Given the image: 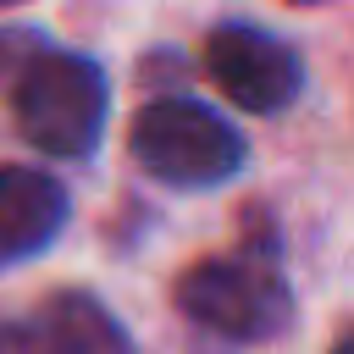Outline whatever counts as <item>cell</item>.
Here are the masks:
<instances>
[{
	"label": "cell",
	"instance_id": "1",
	"mask_svg": "<svg viewBox=\"0 0 354 354\" xmlns=\"http://www.w3.org/2000/svg\"><path fill=\"white\" fill-rule=\"evenodd\" d=\"M11 111L33 149L77 160L105 133V77L88 55H39L17 77Z\"/></svg>",
	"mask_w": 354,
	"mask_h": 354
},
{
	"label": "cell",
	"instance_id": "2",
	"mask_svg": "<svg viewBox=\"0 0 354 354\" xmlns=\"http://www.w3.org/2000/svg\"><path fill=\"white\" fill-rule=\"evenodd\" d=\"M127 149L149 177H160L171 188H216L243 166V138L232 133V122H221L199 100L144 105L133 116Z\"/></svg>",
	"mask_w": 354,
	"mask_h": 354
},
{
	"label": "cell",
	"instance_id": "3",
	"mask_svg": "<svg viewBox=\"0 0 354 354\" xmlns=\"http://www.w3.org/2000/svg\"><path fill=\"white\" fill-rule=\"evenodd\" d=\"M177 304L188 321H199L232 343L277 337L293 315V293L266 254H221V260L194 266L177 282Z\"/></svg>",
	"mask_w": 354,
	"mask_h": 354
},
{
	"label": "cell",
	"instance_id": "4",
	"mask_svg": "<svg viewBox=\"0 0 354 354\" xmlns=\"http://www.w3.org/2000/svg\"><path fill=\"white\" fill-rule=\"evenodd\" d=\"M205 72L232 105L254 116H271L299 94V55L282 39L243 28V22H227L205 39Z\"/></svg>",
	"mask_w": 354,
	"mask_h": 354
},
{
	"label": "cell",
	"instance_id": "5",
	"mask_svg": "<svg viewBox=\"0 0 354 354\" xmlns=\"http://www.w3.org/2000/svg\"><path fill=\"white\" fill-rule=\"evenodd\" d=\"M61 227H66L61 183L33 166H0V271L50 249Z\"/></svg>",
	"mask_w": 354,
	"mask_h": 354
},
{
	"label": "cell",
	"instance_id": "6",
	"mask_svg": "<svg viewBox=\"0 0 354 354\" xmlns=\"http://www.w3.org/2000/svg\"><path fill=\"white\" fill-rule=\"evenodd\" d=\"M22 354H133L122 321L88 293H55L28 326Z\"/></svg>",
	"mask_w": 354,
	"mask_h": 354
},
{
	"label": "cell",
	"instance_id": "7",
	"mask_svg": "<svg viewBox=\"0 0 354 354\" xmlns=\"http://www.w3.org/2000/svg\"><path fill=\"white\" fill-rule=\"evenodd\" d=\"M0 354H22V332H11V326H0Z\"/></svg>",
	"mask_w": 354,
	"mask_h": 354
},
{
	"label": "cell",
	"instance_id": "8",
	"mask_svg": "<svg viewBox=\"0 0 354 354\" xmlns=\"http://www.w3.org/2000/svg\"><path fill=\"white\" fill-rule=\"evenodd\" d=\"M332 354H354V332H348V337H343V343H337Z\"/></svg>",
	"mask_w": 354,
	"mask_h": 354
},
{
	"label": "cell",
	"instance_id": "9",
	"mask_svg": "<svg viewBox=\"0 0 354 354\" xmlns=\"http://www.w3.org/2000/svg\"><path fill=\"white\" fill-rule=\"evenodd\" d=\"M288 6H326V0H288Z\"/></svg>",
	"mask_w": 354,
	"mask_h": 354
},
{
	"label": "cell",
	"instance_id": "10",
	"mask_svg": "<svg viewBox=\"0 0 354 354\" xmlns=\"http://www.w3.org/2000/svg\"><path fill=\"white\" fill-rule=\"evenodd\" d=\"M6 6H22V0H0V11H6Z\"/></svg>",
	"mask_w": 354,
	"mask_h": 354
}]
</instances>
